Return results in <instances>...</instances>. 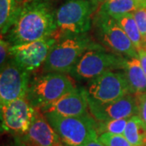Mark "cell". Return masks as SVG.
I'll return each instance as SVG.
<instances>
[{"label": "cell", "mask_w": 146, "mask_h": 146, "mask_svg": "<svg viewBox=\"0 0 146 146\" xmlns=\"http://www.w3.org/2000/svg\"><path fill=\"white\" fill-rule=\"evenodd\" d=\"M57 30L51 0H26L5 39L21 45L54 36Z\"/></svg>", "instance_id": "1"}, {"label": "cell", "mask_w": 146, "mask_h": 146, "mask_svg": "<svg viewBox=\"0 0 146 146\" xmlns=\"http://www.w3.org/2000/svg\"><path fill=\"white\" fill-rule=\"evenodd\" d=\"M100 46L87 33L59 36L47 56L43 72L70 74L84 53Z\"/></svg>", "instance_id": "2"}, {"label": "cell", "mask_w": 146, "mask_h": 146, "mask_svg": "<svg viewBox=\"0 0 146 146\" xmlns=\"http://www.w3.org/2000/svg\"><path fill=\"white\" fill-rule=\"evenodd\" d=\"M43 114L64 146H84L98 138L97 121L90 113L83 116H63L52 112Z\"/></svg>", "instance_id": "3"}, {"label": "cell", "mask_w": 146, "mask_h": 146, "mask_svg": "<svg viewBox=\"0 0 146 146\" xmlns=\"http://www.w3.org/2000/svg\"><path fill=\"white\" fill-rule=\"evenodd\" d=\"M99 6L93 0H66L55 10L56 36L88 33Z\"/></svg>", "instance_id": "4"}, {"label": "cell", "mask_w": 146, "mask_h": 146, "mask_svg": "<svg viewBox=\"0 0 146 146\" xmlns=\"http://www.w3.org/2000/svg\"><path fill=\"white\" fill-rule=\"evenodd\" d=\"M76 88L65 73L45 72L30 80L26 98L34 108L41 109Z\"/></svg>", "instance_id": "5"}, {"label": "cell", "mask_w": 146, "mask_h": 146, "mask_svg": "<svg viewBox=\"0 0 146 146\" xmlns=\"http://www.w3.org/2000/svg\"><path fill=\"white\" fill-rule=\"evenodd\" d=\"M127 58L100 46L84 53L70 74L77 80H91L109 71L123 70Z\"/></svg>", "instance_id": "6"}, {"label": "cell", "mask_w": 146, "mask_h": 146, "mask_svg": "<svg viewBox=\"0 0 146 146\" xmlns=\"http://www.w3.org/2000/svg\"><path fill=\"white\" fill-rule=\"evenodd\" d=\"M93 22L96 36L102 46L125 58H138V50L114 18L95 14Z\"/></svg>", "instance_id": "7"}, {"label": "cell", "mask_w": 146, "mask_h": 146, "mask_svg": "<svg viewBox=\"0 0 146 146\" xmlns=\"http://www.w3.org/2000/svg\"><path fill=\"white\" fill-rule=\"evenodd\" d=\"M87 98L99 102H110L131 94L123 70L109 71L89 80Z\"/></svg>", "instance_id": "8"}, {"label": "cell", "mask_w": 146, "mask_h": 146, "mask_svg": "<svg viewBox=\"0 0 146 146\" xmlns=\"http://www.w3.org/2000/svg\"><path fill=\"white\" fill-rule=\"evenodd\" d=\"M35 109L26 98L0 103L2 131L23 136L31 125Z\"/></svg>", "instance_id": "9"}, {"label": "cell", "mask_w": 146, "mask_h": 146, "mask_svg": "<svg viewBox=\"0 0 146 146\" xmlns=\"http://www.w3.org/2000/svg\"><path fill=\"white\" fill-rule=\"evenodd\" d=\"M57 40V36L54 35L45 39L11 46L9 58L29 72L36 71L44 65L49 53Z\"/></svg>", "instance_id": "10"}, {"label": "cell", "mask_w": 146, "mask_h": 146, "mask_svg": "<svg viewBox=\"0 0 146 146\" xmlns=\"http://www.w3.org/2000/svg\"><path fill=\"white\" fill-rule=\"evenodd\" d=\"M29 73L12 59L7 61L0 73V103L26 98Z\"/></svg>", "instance_id": "11"}, {"label": "cell", "mask_w": 146, "mask_h": 146, "mask_svg": "<svg viewBox=\"0 0 146 146\" xmlns=\"http://www.w3.org/2000/svg\"><path fill=\"white\" fill-rule=\"evenodd\" d=\"M87 100L90 115L98 122L129 119L133 115H138L137 101L134 94H127L110 102H99L88 98Z\"/></svg>", "instance_id": "12"}, {"label": "cell", "mask_w": 146, "mask_h": 146, "mask_svg": "<svg viewBox=\"0 0 146 146\" xmlns=\"http://www.w3.org/2000/svg\"><path fill=\"white\" fill-rule=\"evenodd\" d=\"M19 137L28 146H64L57 132L39 108L35 109L29 130Z\"/></svg>", "instance_id": "13"}, {"label": "cell", "mask_w": 146, "mask_h": 146, "mask_svg": "<svg viewBox=\"0 0 146 146\" xmlns=\"http://www.w3.org/2000/svg\"><path fill=\"white\" fill-rule=\"evenodd\" d=\"M42 113L52 112L63 116L89 115V105L84 89L76 88L59 99L41 108Z\"/></svg>", "instance_id": "14"}, {"label": "cell", "mask_w": 146, "mask_h": 146, "mask_svg": "<svg viewBox=\"0 0 146 146\" xmlns=\"http://www.w3.org/2000/svg\"><path fill=\"white\" fill-rule=\"evenodd\" d=\"M142 7H146V3L141 0H107L99 6L96 15L116 18Z\"/></svg>", "instance_id": "15"}, {"label": "cell", "mask_w": 146, "mask_h": 146, "mask_svg": "<svg viewBox=\"0 0 146 146\" xmlns=\"http://www.w3.org/2000/svg\"><path fill=\"white\" fill-rule=\"evenodd\" d=\"M123 72L131 94L137 95L146 92V75L138 58H127Z\"/></svg>", "instance_id": "16"}, {"label": "cell", "mask_w": 146, "mask_h": 146, "mask_svg": "<svg viewBox=\"0 0 146 146\" xmlns=\"http://www.w3.org/2000/svg\"><path fill=\"white\" fill-rule=\"evenodd\" d=\"M24 4L22 0H0V29L5 36L15 23Z\"/></svg>", "instance_id": "17"}, {"label": "cell", "mask_w": 146, "mask_h": 146, "mask_svg": "<svg viewBox=\"0 0 146 146\" xmlns=\"http://www.w3.org/2000/svg\"><path fill=\"white\" fill-rule=\"evenodd\" d=\"M123 136L134 146H146V123L139 115L128 119Z\"/></svg>", "instance_id": "18"}, {"label": "cell", "mask_w": 146, "mask_h": 146, "mask_svg": "<svg viewBox=\"0 0 146 146\" xmlns=\"http://www.w3.org/2000/svg\"><path fill=\"white\" fill-rule=\"evenodd\" d=\"M119 26L125 32L127 36L129 37L131 42L135 46L137 50L144 48V43L142 40L140 29L136 24L132 13H127L125 15L114 18Z\"/></svg>", "instance_id": "19"}, {"label": "cell", "mask_w": 146, "mask_h": 146, "mask_svg": "<svg viewBox=\"0 0 146 146\" xmlns=\"http://www.w3.org/2000/svg\"><path fill=\"white\" fill-rule=\"evenodd\" d=\"M97 121V120H96ZM128 119H119L104 122L97 121V131L98 136L102 133H111L115 135H123Z\"/></svg>", "instance_id": "20"}, {"label": "cell", "mask_w": 146, "mask_h": 146, "mask_svg": "<svg viewBox=\"0 0 146 146\" xmlns=\"http://www.w3.org/2000/svg\"><path fill=\"white\" fill-rule=\"evenodd\" d=\"M98 140L105 146H134L127 140L123 135L102 133L98 136Z\"/></svg>", "instance_id": "21"}, {"label": "cell", "mask_w": 146, "mask_h": 146, "mask_svg": "<svg viewBox=\"0 0 146 146\" xmlns=\"http://www.w3.org/2000/svg\"><path fill=\"white\" fill-rule=\"evenodd\" d=\"M136 24L140 29L142 36V40L144 43V48L145 49L146 43V7H142L137 9L132 12Z\"/></svg>", "instance_id": "22"}, {"label": "cell", "mask_w": 146, "mask_h": 146, "mask_svg": "<svg viewBox=\"0 0 146 146\" xmlns=\"http://www.w3.org/2000/svg\"><path fill=\"white\" fill-rule=\"evenodd\" d=\"M0 64L1 68L7 63V59H9V53L11 47V43L7 39L2 36L0 41Z\"/></svg>", "instance_id": "23"}, {"label": "cell", "mask_w": 146, "mask_h": 146, "mask_svg": "<svg viewBox=\"0 0 146 146\" xmlns=\"http://www.w3.org/2000/svg\"><path fill=\"white\" fill-rule=\"evenodd\" d=\"M135 96L138 106V115L146 123V92Z\"/></svg>", "instance_id": "24"}, {"label": "cell", "mask_w": 146, "mask_h": 146, "mask_svg": "<svg viewBox=\"0 0 146 146\" xmlns=\"http://www.w3.org/2000/svg\"><path fill=\"white\" fill-rule=\"evenodd\" d=\"M138 58L144 72L146 75V49L143 48L138 50Z\"/></svg>", "instance_id": "25"}, {"label": "cell", "mask_w": 146, "mask_h": 146, "mask_svg": "<svg viewBox=\"0 0 146 146\" xmlns=\"http://www.w3.org/2000/svg\"><path fill=\"white\" fill-rule=\"evenodd\" d=\"M8 146H28L26 144H25L19 136H16V138L13 141L12 143H11Z\"/></svg>", "instance_id": "26"}, {"label": "cell", "mask_w": 146, "mask_h": 146, "mask_svg": "<svg viewBox=\"0 0 146 146\" xmlns=\"http://www.w3.org/2000/svg\"><path fill=\"white\" fill-rule=\"evenodd\" d=\"M84 146H105L101 141L98 139H95V140H93V141H89L87 144H85Z\"/></svg>", "instance_id": "27"}, {"label": "cell", "mask_w": 146, "mask_h": 146, "mask_svg": "<svg viewBox=\"0 0 146 146\" xmlns=\"http://www.w3.org/2000/svg\"><path fill=\"white\" fill-rule=\"evenodd\" d=\"M94 2H95L96 3H98V4H102V3H105L106 1H107V0H93Z\"/></svg>", "instance_id": "28"}, {"label": "cell", "mask_w": 146, "mask_h": 146, "mask_svg": "<svg viewBox=\"0 0 146 146\" xmlns=\"http://www.w3.org/2000/svg\"><path fill=\"white\" fill-rule=\"evenodd\" d=\"M141 1H143V2H145L146 3V0H141Z\"/></svg>", "instance_id": "29"}, {"label": "cell", "mask_w": 146, "mask_h": 146, "mask_svg": "<svg viewBox=\"0 0 146 146\" xmlns=\"http://www.w3.org/2000/svg\"><path fill=\"white\" fill-rule=\"evenodd\" d=\"M145 49H146V43H145Z\"/></svg>", "instance_id": "30"}]
</instances>
